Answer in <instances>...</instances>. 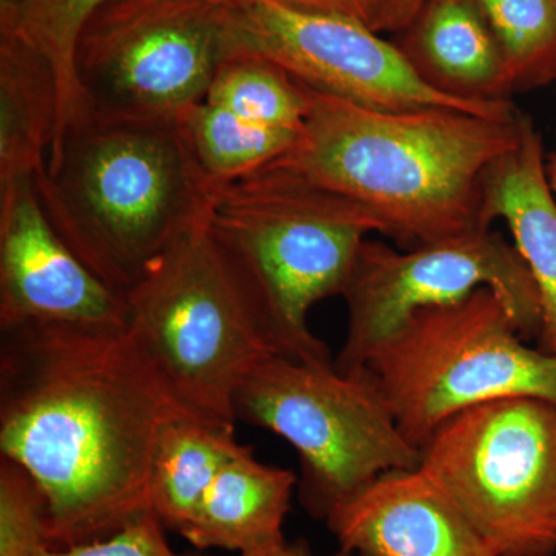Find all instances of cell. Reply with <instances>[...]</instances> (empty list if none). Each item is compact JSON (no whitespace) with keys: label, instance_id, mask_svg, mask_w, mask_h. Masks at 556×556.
Returning <instances> with one entry per match:
<instances>
[{"label":"cell","instance_id":"cell-3","mask_svg":"<svg viewBox=\"0 0 556 556\" xmlns=\"http://www.w3.org/2000/svg\"><path fill=\"white\" fill-rule=\"evenodd\" d=\"M51 225L119 295L179 233L211 211L217 186L179 121L110 119L80 112L35 177Z\"/></svg>","mask_w":556,"mask_h":556},{"label":"cell","instance_id":"cell-25","mask_svg":"<svg viewBox=\"0 0 556 556\" xmlns=\"http://www.w3.org/2000/svg\"><path fill=\"white\" fill-rule=\"evenodd\" d=\"M273 2L289 9L345 17L379 33L390 0H273Z\"/></svg>","mask_w":556,"mask_h":556},{"label":"cell","instance_id":"cell-10","mask_svg":"<svg viewBox=\"0 0 556 556\" xmlns=\"http://www.w3.org/2000/svg\"><path fill=\"white\" fill-rule=\"evenodd\" d=\"M481 288L504 300L522 338H538L535 281L518 249L501 233L471 230L404 251L365 240L342 292L348 331L336 368L364 369L372 353L417 311L459 302Z\"/></svg>","mask_w":556,"mask_h":556},{"label":"cell","instance_id":"cell-27","mask_svg":"<svg viewBox=\"0 0 556 556\" xmlns=\"http://www.w3.org/2000/svg\"><path fill=\"white\" fill-rule=\"evenodd\" d=\"M22 0H0V27H5L16 16Z\"/></svg>","mask_w":556,"mask_h":556},{"label":"cell","instance_id":"cell-9","mask_svg":"<svg viewBox=\"0 0 556 556\" xmlns=\"http://www.w3.org/2000/svg\"><path fill=\"white\" fill-rule=\"evenodd\" d=\"M426 470L497 556L556 555V404L514 396L448 417Z\"/></svg>","mask_w":556,"mask_h":556},{"label":"cell","instance_id":"cell-26","mask_svg":"<svg viewBox=\"0 0 556 556\" xmlns=\"http://www.w3.org/2000/svg\"><path fill=\"white\" fill-rule=\"evenodd\" d=\"M240 556H316L311 554L308 548L302 546V544H289L281 543L277 546L260 548V551L247 552V554H240ZM329 556H357L353 554H346V552L340 551L339 554Z\"/></svg>","mask_w":556,"mask_h":556},{"label":"cell","instance_id":"cell-23","mask_svg":"<svg viewBox=\"0 0 556 556\" xmlns=\"http://www.w3.org/2000/svg\"><path fill=\"white\" fill-rule=\"evenodd\" d=\"M47 503L30 475L0 457V556H36L49 547Z\"/></svg>","mask_w":556,"mask_h":556},{"label":"cell","instance_id":"cell-22","mask_svg":"<svg viewBox=\"0 0 556 556\" xmlns=\"http://www.w3.org/2000/svg\"><path fill=\"white\" fill-rule=\"evenodd\" d=\"M112 0H22L16 16L0 33L17 36L39 51L56 75L61 115L53 142L78 113L73 56L84 24ZM53 146V144H51Z\"/></svg>","mask_w":556,"mask_h":556},{"label":"cell","instance_id":"cell-12","mask_svg":"<svg viewBox=\"0 0 556 556\" xmlns=\"http://www.w3.org/2000/svg\"><path fill=\"white\" fill-rule=\"evenodd\" d=\"M27 324L126 325V302L51 225L35 177L0 186V329Z\"/></svg>","mask_w":556,"mask_h":556},{"label":"cell","instance_id":"cell-4","mask_svg":"<svg viewBox=\"0 0 556 556\" xmlns=\"http://www.w3.org/2000/svg\"><path fill=\"white\" fill-rule=\"evenodd\" d=\"M127 334L193 416L236 427V394L278 354L211 211L179 233L124 294Z\"/></svg>","mask_w":556,"mask_h":556},{"label":"cell","instance_id":"cell-13","mask_svg":"<svg viewBox=\"0 0 556 556\" xmlns=\"http://www.w3.org/2000/svg\"><path fill=\"white\" fill-rule=\"evenodd\" d=\"M325 522L340 551L357 556H497L420 467L383 473Z\"/></svg>","mask_w":556,"mask_h":556},{"label":"cell","instance_id":"cell-8","mask_svg":"<svg viewBox=\"0 0 556 556\" xmlns=\"http://www.w3.org/2000/svg\"><path fill=\"white\" fill-rule=\"evenodd\" d=\"M230 56L229 0H112L76 40L78 113L177 121Z\"/></svg>","mask_w":556,"mask_h":556},{"label":"cell","instance_id":"cell-15","mask_svg":"<svg viewBox=\"0 0 556 556\" xmlns=\"http://www.w3.org/2000/svg\"><path fill=\"white\" fill-rule=\"evenodd\" d=\"M298 484L294 471L260 463L244 445L219 470L181 536L200 551L239 554L287 543L285 519Z\"/></svg>","mask_w":556,"mask_h":556},{"label":"cell","instance_id":"cell-19","mask_svg":"<svg viewBox=\"0 0 556 556\" xmlns=\"http://www.w3.org/2000/svg\"><path fill=\"white\" fill-rule=\"evenodd\" d=\"M178 121L201 170L217 188L280 159L299 135L260 126L204 100L186 110Z\"/></svg>","mask_w":556,"mask_h":556},{"label":"cell","instance_id":"cell-18","mask_svg":"<svg viewBox=\"0 0 556 556\" xmlns=\"http://www.w3.org/2000/svg\"><path fill=\"white\" fill-rule=\"evenodd\" d=\"M243 447L233 427L193 415L163 428L150 475V503L166 529L182 535L219 470Z\"/></svg>","mask_w":556,"mask_h":556},{"label":"cell","instance_id":"cell-20","mask_svg":"<svg viewBox=\"0 0 556 556\" xmlns=\"http://www.w3.org/2000/svg\"><path fill=\"white\" fill-rule=\"evenodd\" d=\"M204 101L260 124L300 131L308 108L303 84L251 54H233L219 67Z\"/></svg>","mask_w":556,"mask_h":556},{"label":"cell","instance_id":"cell-14","mask_svg":"<svg viewBox=\"0 0 556 556\" xmlns=\"http://www.w3.org/2000/svg\"><path fill=\"white\" fill-rule=\"evenodd\" d=\"M503 219L535 281L541 327L538 348L556 356V201L548 188L543 138L529 116L517 144L486 172L482 222Z\"/></svg>","mask_w":556,"mask_h":556},{"label":"cell","instance_id":"cell-17","mask_svg":"<svg viewBox=\"0 0 556 556\" xmlns=\"http://www.w3.org/2000/svg\"><path fill=\"white\" fill-rule=\"evenodd\" d=\"M60 115L50 62L17 36L0 33V186L46 167Z\"/></svg>","mask_w":556,"mask_h":556},{"label":"cell","instance_id":"cell-11","mask_svg":"<svg viewBox=\"0 0 556 556\" xmlns=\"http://www.w3.org/2000/svg\"><path fill=\"white\" fill-rule=\"evenodd\" d=\"M233 54L283 68L311 89L387 110L453 109L507 118L510 101H470L428 83L405 51L345 17L289 9L273 0H229Z\"/></svg>","mask_w":556,"mask_h":556},{"label":"cell","instance_id":"cell-28","mask_svg":"<svg viewBox=\"0 0 556 556\" xmlns=\"http://www.w3.org/2000/svg\"><path fill=\"white\" fill-rule=\"evenodd\" d=\"M546 175L548 188H551L552 195L556 201V150L552 153L551 159H548V163H546Z\"/></svg>","mask_w":556,"mask_h":556},{"label":"cell","instance_id":"cell-1","mask_svg":"<svg viewBox=\"0 0 556 556\" xmlns=\"http://www.w3.org/2000/svg\"><path fill=\"white\" fill-rule=\"evenodd\" d=\"M185 415L124 327L2 329L0 453L39 486L51 547L100 540L152 511L161 431Z\"/></svg>","mask_w":556,"mask_h":556},{"label":"cell","instance_id":"cell-21","mask_svg":"<svg viewBox=\"0 0 556 556\" xmlns=\"http://www.w3.org/2000/svg\"><path fill=\"white\" fill-rule=\"evenodd\" d=\"M510 93L556 83V0H477Z\"/></svg>","mask_w":556,"mask_h":556},{"label":"cell","instance_id":"cell-16","mask_svg":"<svg viewBox=\"0 0 556 556\" xmlns=\"http://www.w3.org/2000/svg\"><path fill=\"white\" fill-rule=\"evenodd\" d=\"M416 21L407 56L428 83L464 100L507 101L503 56L477 0H430Z\"/></svg>","mask_w":556,"mask_h":556},{"label":"cell","instance_id":"cell-2","mask_svg":"<svg viewBox=\"0 0 556 556\" xmlns=\"http://www.w3.org/2000/svg\"><path fill=\"white\" fill-rule=\"evenodd\" d=\"M305 89L302 129L273 166L356 204L408 248L490 229L485 175L517 144L525 115L375 109Z\"/></svg>","mask_w":556,"mask_h":556},{"label":"cell","instance_id":"cell-24","mask_svg":"<svg viewBox=\"0 0 556 556\" xmlns=\"http://www.w3.org/2000/svg\"><path fill=\"white\" fill-rule=\"evenodd\" d=\"M166 527L148 511L112 535L70 547H46L36 556H182L170 547Z\"/></svg>","mask_w":556,"mask_h":556},{"label":"cell","instance_id":"cell-5","mask_svg":"<svg viewBox=\"0 0 556 556\" xmlns=\"http://www.w3.org/2000/svg\"><path fill=\"white\" fill-rule=\"evenodd\" d=\"M211 225L247 280L277 353L332 361L308 314L320 300L342 295L376 223L356 204L268 164L217 190Z\"/></svg>","mask_w":556,"mask_h":556},{"label":"cell","instance_id":"cell-6","mask_svg":"<svg viewBox=\"0 0 556 556\" xmlns=\"http://www.w3.org/2000/svg\"><path fill=\"white\" fill-rule=\"evenodd\" d=\"M365 368L419 450L448 417L475 405L514 396L556 404V356L527 346L504 300L486 288L417 311Z\"/></svg>","mask_w":556,"mask_h":556},{"label":"cell","instance_id":"cell-7","mask_svg":"<svg viewBox=\"0 0 556 556\" xmlns=\"http://www.w3.org/2000/svg\"><path fill=\"white\" fill-rule=\"evenodd\" d=\"M236 419L265 428L299 453V500L311 517L328 515L383 473L420 466L367 368L273 354L236 394Z\"/></svg>","mask_w":556,"mask_h":556}]
</instances>
